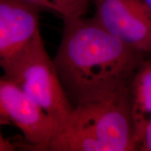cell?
Masks as SVG:
<instances>
[{"instance_id": "cell-1", "label": "cell", "mask_w": 151, "mask_h": 151, "mask_svg": "<svg viewBox=\"0 0 151 151\" xmlns=\"http://www.w3.org/2000/svg\"><path fill=\"white\" fill-rule=\"evenodd\" d=\"M145 55L127 46L94 18L64 20L53 62L73 106L129 85Z\"/></svg>"}, {"instance_id": "cell-2", "label": "cell", "mask_w": 151, "mask_h": 151, "mask_svg": "<svg viewBox=\"0 0 151 151\" xmlns=\"http://www.w3.org/2000/svg\"><path fill=\"white\" fill-rule=\"evenodd\" d=\"M48 150H139L130 113L129 86L75 106Z\"/></svg>"}, {"instance_id": "cell-3", "label": "cell", "mask_w": 151, "mask_h": 151, "mask_svg": "<svg viewBox=\"0 0 151 151\" xmlns=\"http://www.w3.org/2000/svg\"><path fill=\"white\" fill-rule=\"evenodd\" d=\"M4 72L53 122L55 133L65 126L74 106L62 86L53 60L46 51L41 33Z\"/></svg>"}, {"instance_id": "cell-4", "label": "cell", "mask_w": 151, "mask_h": 151, "mask_svg": "<svg viewBox=\"0 0 151 151\" xmlns=\"http://www.w3.org/2000/svg\"><path fill=\"white\" fill-rule=\"evenodd\" d=\"M93 18L103 28L143 55H151V12L140 0H92Z\"/></svg>"}, {"instance_id": "cell-5", "label": "cell", "mask_w": 151, "mask_h": 151, "mask_svg": "<svg viewBox=\"0 0 151 151\" xmlns=\"http://www.w3.org/2000/svg\"><path fill=\"white\" fill-rule=\"evenodd\" d=\"M0 114L23 134L26 147L48 150L56 132L53 122L15 83L0 76Z\"/></svg>"}, {"instance_id": "cell-6", "label": "cell", "mask_w": 151, "mask_h": 151, "mask_svg": "<svg viewBox=\"0 0 151 151\" xmlns=\"http://www.w3.org/2000/svg\"><path fill=\"white\" fill-rule=\"evenodd\" d=\"M40 11L21 0H0V67L5 71L41 33Z\"/></svg>"}, {"instance_id": "cell-7", "label": "cell", "mask_w": 151, "mask_h": 151, "mask_svg": "<svg viewBox=\"0 0 151 151\" xmlns=\"http://www.w3.org/2000/svg\"><path fill=\"white\" fill-rule=\"evenodd\" d=\"M130 113L136 141L140 145L151 118V55L145 56L129 85Z\"/></svg>"}, {"instance_id": "cell-8", "label": "cell", "mask_w": 151, "mask_h": 151, "mask_svg": "<svg viewBox=\"0 0 151 151\" xmlns=\"http://www.w3.org/2000/svg\"><path fill=\"white\" fill-rule=\"evenodd\" d=\"M40 11L55 13L63 20L83 17L92 0H21Z\"/></svg>"}, {"instance_id": "cell-9", "label": "cell", "mask_w": 151, "mask_h": 151, "mask_svg": "<svg viewBox=\"0 0 151 151\" xmlns=\"http://www.w3.org/2000/svg\"><path fill=\"white\" fill-rule=\"evenodd\" d=\"M11 124L0 114V151H13L16 150V146L10 141L6 139L1 134V127L3 125Z\"/></svg>"}, {"instance_id": "cell-10", "label": "cell", "mask_w": 151, "mask_h": 151, "mask_svg": "<svg viewBox=\"0 0 151 151\" xmlns=\"http://www.w3.org/2000/svg\"><path fill=\"white\" fill-rule=\"evenodd\" d=\"M139 150L151 151V118L145 129L139 145Z\"/></svg>"}, {"instance_id": "cell-11", "label": "cell", "mask_w": 151, "mask_h": 151, "mask_svg": "<svg viewBox=\"0 0 151 151\" xmlns=\"http://www.w3.org/2000/svg\"><path fill=\"white\" fill-rule=\"evenodd\" d=\"M143 4L148 8V9L151 12V0H140Z\"/></svg>"}]
</instances>
